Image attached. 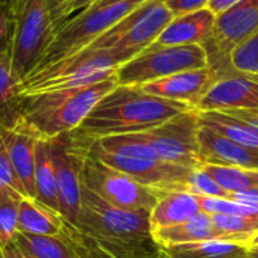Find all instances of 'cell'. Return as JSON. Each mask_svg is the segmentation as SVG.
Segmentation results:
<instances>
[{
  "label": "cell",
  "instance_id": "obj_6",
  "mask_svg": "<svg viewBox=\"0 0 258 258\" xmlns=\"http://www.w3.org/2000/svg\"><path fill=\"white\" fill-rule=\"evenodd\" d=\"M209 67L203 45H160L153 42L116 70L118 85L142 86L145 83Z\"/></svg>",
  "mask_w": 258,
  "mask_h": 258
},
{
  "label": "cell",
  "instance_id": "obj_41",
  "mask_svg": "<svg viewBox=\"0 0 258 258\" xmlns=\"http://www.w3.org/2000/svg\"><path fill=\"white\" fill-rule=\"evenodd\" d=\"M249 246H258V234L254 237V240L251 242V245Z\"/></svg>",
  "mask_w": 258,
  "mask_h": 258
},
{
  "label": "cell",
  "instance_id": "obj_36",
  "mask_svg": "<svg viewBox=\"0 0 258 258\" xmlns=\"http://www.w3.org/2000/svg\"><path fill=\"white\" fill-rule=\"evenodd\" d=\"M70 2L71 0H48V8H50V14H51V20H53L56 29L60 24V12H62V9Z\"/></svg>",
  "mask_w": 258,
  "mask_h": 258
},
{
  "label": "cell",
  "instance_id": "obj_38",
  "mask_svg": "<svg viewBox=\"0 0 258 258\" xmlns=\"http://www.w3.org/2000/svg\"><path fill=\"white\" fill-rule=\"evenodd\" d=\"M3 258H30L27 254H24L14 242L8 246V248H5V252H3Z\"/></svg>",
  "mask_w": 258,
  "mask_h": 258
},
{
  "label": "cell",
  "instance_id": "obj_18",
  "mask_svg": "<svg viewBox=\"0 0 258 258\" xmlns=\"http://www.w3.org/2000/svg\"><path fill=\"white\" fill-rule=\"evenodd\" d=\"M17 228L20 233L57 236L65 239H70L73 230V227L59 213L30 197H26L18 203Z\"/></svg>",
  "mask_w": 258,
  "mask_h": 258
},
{
  "label": "cell",
  "instance_id": "obj_14",
  "mask_svg": "<svg viewBox=\"0 0 258 258\" xmlns=\"http://www.w3.org/2000/svg\"><path fill=\"white\" fill-rule=\"evenodd\" d=\"M258 110V82L233 73L221 77L197 106L198 112Z\"/></svg>",
  "mask_w": 258,
  "mask_h": 258
},
{
  "label": "cell",
  "instance_id": "obj_37",
  "mask_svg": "<svg viewBox=\"0 0 258 258\" xmlns=\"http://www.w3.org/2000/svg\"><path fill=\"white\" fill-rule=\"evenodd\" d=\"M29 0H0V3L11 12V15L15 18L21 14L24 6L27 5Z\"/></svg>",
  "mask_w": 258,
  "mask_h": 258
},
{
  "label": "cell",
  "instance_id": "obj_30",
  "mask_svg": "<svg viewBox=\"0 0 258 258\" xmlns=\"http://www.w3.org/2000/svg\"><path fill=\"white\" fill-rule=\"evenodd\" d=\"M18 222V203L0 195V246L8 248L12 242L15 234L18 233L17 228Z\"/></svg>",
  "mask_w": 258,
  "mask_h": 258
},
{
  "label": "cell",
  "instance_id": "obj_34",
  "mask_svg": "<svg viewBox=\"0 0 258 258\" xmlns=\"http://www.w3.org/2000/svg\"><path fill=\"white\" fill-rule=\"evenodd\" d=\"M224 113L231 115V116H234V118H237L246 124H251L254 127H258V110H242V109H239V110H225Z\"/></svg>",
  "mask_w": 258,
  "mask_h": 258
},
{
  "label": "cell",
  "instance_id": "obj_27",
  "mask_svg": "<svg viewBox=\"0 0 258 258\" xmlns=\"http://www.w3.org/2000/svg\"><path fill=\"white\" fill-rule=\"evenodd\" d=\"M203 168L228 195L255 186L251 171L248 169H242L236 166H224V165H210V163H204Z\"/></svg>",
  "mask_w": 258,
  "mask_h": 258
},
{
  "label": "cell",
  "instance_id": "obj_19",
  "mask_svg": "<svg viewBox=\"0 0 258 258\" xmlns=\"http://www.w3.org/2000/svg\"><path fill=\"white\" fill-rule=\"evenodd\" d=\"M200 212V197L184 189L163 192L150 212L151 231L178 225L198 215Z\"/></svg>",
  "mask_w": 258,
  "mask_h": 258
},
{
  "label": "cell",
  "instance_id": "obj_11",
  "mask_svg": "<svg viewBox=\"0 0 258 258\" xmlns=\"http://www.w3.org/2000/svg\"><path fill=\"white\" fill-rule=\"evenodd\" d=\"M258 32V0H240L228 11L216 15L215 27L209 41L203 45L209 67L218 79L230 76V53L239 44Z\"/></svg>",
  "mask_w": 258,
  "mask_h": 258
},
{
  "label": "cell",
  "instance_id": "obj_26",
  "mask_svg": "<svg viewBox=\"0 0 258 258\" xmlns=\"http://www.w3.org/2000/svg\"><path fill=\"white\" fill-rule=\"evenodd\" d=\"M212 222L216 231V240L240 243L249 248L258 234V221L234 216V215H213Z\"/></svg>",
  "mask_w": 258,
  "mask_h": 258
},
{
  "label": "cell",
  "instance_id": "obj_31",
  "mask_svg": "<svg viewBox=\"0 0 258 258\" xmlns=\"http://www.w3.org/2000/svg\"><path fill=\"white\" fill-rule=\"evenodd\" d=\"M14 23L15 18L11 15V12L0 3V53L9 51L11 41H12V32H14Z\"/></svg>",
  "mask_w": 258,
  "mask_h": 258
},
{
  "label": "cell",
  "instance_id": "obj_8",
  "mask_svg": "<svg viewBox=\"0 0 258 258\" xmlns=\"http://www.w3.org/2000/svg\"><path fill=\"white\" fill-rule=\"evenodd\" d=\"M50 144L56 169L59 213L73 228H77L89 138L74 130L50 139Z\"/></svg>",
  "mask_w": 258,
  "mask_h": 258
},
{
  "label": "cell",
  "instance_id": "obj_13",
  "mask_svg": "<svg viewBox=\"0 0 258 258\" xmlns=\"http://www.w3.org/2000/svg\"><path fill=\"white\" fill-rule=\"evenodd\" d=\"M218 76L210 67L181 71L150 83L142 85L141 88L151 95L172 100L197 109L204 95L216 83Z\"/></svg>",
  "mask_w": 258,
  "mask_h": 258
},
{
  "label": "cell",
  "instance_id": "obj_24",
  "mask_svg": "<svg viewBox=\"0 0 258 258\" xmlns=\"http://www.w3.org/2000/svg\"><path fill=\"white\" fill-rule=\"evenodd\" d=\"M200 124L210 127L242 147L258 150V127L246 124L231 115L224 112H200Z\"/></svg>",
  "mask_w": 258,
  "mask_h": 258
},
{
  "label": "cell",
  "instance_id": "obj_35",
  "mask_svg": "<svg viewBox=\"0 0 258 258\" xmlns=\"http://www.w3.org/2000/svg\"><path fill=\"white\" fill-rule=\"evenodd\" d=\"M240 0H209L207 3V9H210L215 15H219L225 11H228L230 8H233L236 3H239Z\"/></svg>",
  "mask_w": 258,
  "mask_h": 258
},
{
  "label": "cell",
  "instance_id": "obj_42",
  "mask_svg": "<svg viewBox=\"0 0 258 258\" xmlns=\"http://www.w3.org/2000/svg\"><path fill=\"white\" fill-rule=\"evenodd\" d=\"M251 79H254V80H257L258 82V77H251Z\"/></svg>",
  "mask_w": 258,
  "mask_h": 258
},
{
  "label": "cell",
  "instance_id": "obj_2",
  "mask_svg": "<svg viewBox=\"0 0 258 258\" xmlns=\"http://www.w3.org/2000/svg\"><path fill=\"white\" fill-rule=\"evenodd\" d=\"M118 85L116 76L77 88L24 95L14 121L36 139H54L80 127L94 106ZM12 122V124H14Z\"/></svg>",
  "mask_w": 258,
  "mask_h": 258
},
{
  "label": "cell",
  "instance_id": "obj_16",
  "mask_svg": "<svg viewBox=\"0 0 258 258\" xmlns=\"http://www.w3.org/2000/svg\"><path fill=\"white\" fill-rule=\"evenodd\" d=\"M0 136L8 151L12 168L26 190L27 197L35 198V147L36 138L17 122L11 125L0 124Z\"/></svg>",
  "mask_w": 258,
  "mask_h": 258
},
{
  "label": "cell",
  "instance_id": "obj_4",
  "mask_svg": "<svg viewBox=\"0 0 258 258\" xmlns=\"http://www.w3.org/2000/svg\"><path fill=\"white\" fill-rule=\"evenodd\" d=\"M141 50L83 48L54 63L35 70L21 82V95H33L92 85L116 74V70Z\"/></svg>",
  "mask_w": 258,
  "mask_h": 258
},
{
  "label": "cell",
  "instance_id": "obj_12",
  "mask_svg": "<svg viewBox=\"0 0 258 258\" xmlns=\"http://www.w3.org/2000/svg\"><path fill=\"white\" fill-rule=\"evenodd\" d=\"M83 184L104 201L130 212H151L163 194L89 156L83 166Z\"/></svg>",
  "mask_w": 258,
  "mask_h": 258
},
{
  "label": "cell",
  "instance_id": "obj_32",
  "mask_svg": "<svg viewBox=\"0 0 258 258\" xmlns=\"http://www.w3.org/2000/svg\"><path fill=\"white\" fill-rule=\"evenodd\" d=\"M168 9L174 14V17L198 11L207 6L209 0H163Z\"/></svg>",
  "mask_w": 258,
  "mask_h": 258
},
{
  "label": "cell",
  "instance_id": "obj_21",
  "mask_svg": "<svg viewBox=\"0 0 258 258\" xmlns=\"http://www.w3.org/2000/svg\"><path fill=\"white\" fill-rule=\"evenodd\" d=\"M151 239L159 248H163L171 245L213 240L216 239V231L212 222V216L200 212L198 215L178 225L151 231Z\"/></svg>",
  "mask_w": 258,
  "mask_h": 258
},
{
  "label": "cell",
  "instance_id": "obj_15",
  "mask_svg": "<svg viewBox=\"0 0 258 258\" xmlns=\"http://www.w3.org/2000/svg\"><path fill=\"white\" fill-rule=\"evenodd\" d=\"M198 141L203 165L210 163L258 171V150L242 147L206 125L200 127Z\"/></svg>",
  "mask_w": 258,
  "mask_h": 258
},
{
  "label": "cell",
  "instance_id": "obj_39",
  "mask_svg": "<svg viewBox=\"0 0 258 258\" xmlns=\"http://www.w3.org/2000/svg\"><path fill=\"white\" fill-rule=\"evenodd\" d=\"M246 258H258V246H249Z\"/></svg>",
  "mask_w": 258,
  "mask_h": 258
},
{
  "label": "cell",
  "instance_id": "obj_40",
  "mask_svg": "<svg viewBox=\"0 0 258 258\" xmlns=\"http://www.w3.org/2000/svg\"><path fill=\"white\" fill-rule=\"evenodd\" d=\"M251 175H252V180H254V184L258 187V171H251Z\"/></svg>",
  "mask_w": 258,
  "mask_h": 258
},
{
  "label": "cell",
  "instance_id": "obj_9",
  "mask_svg": "<svg viewBox=\"0 0 258 258\" xmlns=\"http://www.w3.org/2000/svg\"><path fill=\"white\" fill-rule=\"evenodd\" d=\"M200 127V112L187 109L157 127L141 132L139 136L162 162L197 169L203 166L198 141Z\"/></svg>",
  "mask_w": 258,
  "mask_h": 258
},
{
  "label": "cell",
  "instance_id": "obj_33",
  "mask_svg": "<svg viewBox=\"0 0 258 258\" xmlns=\"http://www.w3.org/2000/svg\"><path fill=\"white\" fill-rule=\"evenodd\" d=\"M98 2H100V0H71V2L62 9V12H60V24H62L70 15L77 14V12H82V11L91 8L92 5L98 3ZM60 24H59V26H60Z\"/></svg>",
  "mask_w": 258,
  "mask_h": 258
},
{
  "label": "cell",
  "instance_id": "obj_29",
  "mask_svg": "<svg viewBox=\"0 0 258 258\" xmlns=\"http://www.w3.org/2000/svg\"><path fill=\"white\" fill-rule=\"evenodd\" d=\"M184 190L200 198H228V194L219 187V184L210 177V174L203 166L190 171Z\"/></svg>",
  "mask_w": 258,
  "mask_h": 258
},
{
  "label": "cell",
  "instance_id": "obj_20",
  "mask_svg": "<svg viewBox=\"0 0 258 258\" xmlns=\"http://www.w3.org/2000/svg\"><path fill=\"white\" fill-rule=\"evenodd\" d=\"M35 200L59 213L56 169L50 139H38L35 147ZM60 215V213H59Z\"/></svg>",
  "mask_w": 258,
  "mask_h": 258
},
{
  "label": "cell",
  "instance_id": "obj_5",
  "mask_svg": "<svg viewBox=\"0 0 258 258\" xmlns=\"http://www.w3.org/2000/svg\"><path fill=\"white\" fill-rule=\"evenodd\" d=\"M145 0H100L91 8L67 18L54 32L45 56L38 68L54 63L89 47L97 38ZM36 68V70H38Z\"/></svg>",
  "mask_w": 258,
  "mask_h": 258
},
{
  "label": "cell",
  "instance_id": "obj_28",
  "mask_svg": "<svg viewBox=\"0 0 258 258\" xmlns=\"http://www.w3.org/2000/svg\"><path fill=\"white\" fill-rule=\"evenodd\" d=\"M228 59L234 73L258 77V32L233 48Z\"/></svg>",
  "mask_w": 258,
  "mask_h": 258
},
{
  "label": "cell",
  "instance_id": "obj_7",
  "mask_svg": "<svg viewBox=\"0 0 258 258\" xmlns=\"http://www.w3.org/2000/svg\"><path fill=\"white\" fill-rule=\"evenodd\" d=\"M54 32L48 0H29L15 17L9 54L12 70L21 82L41 65Z\"/></svg>",
  "mask_w": 258,
  "mask_h": 258
},
{
  "label": "cell",
  "instance_id": "obj_22",
  "mask_svg": "<svg viewBox=\"0 0 258 258\" xmlns=\"http://www.w3.org/2000/svg\"><path fill=\"white\" fill-rule=\"evenodd\" d=\"M14 243L30 258H85L80 248L70 239L17 233Z\"/></svg>",
  "mask_w": 258,
  "mask_h": 258
},
{
  "label": "cell",
  "instance_id": "obj_43",
  "mask_svg": "<svg viewBox=\"0 0 258 258\" xmlns=\"http://www.w3.org/2000/svg\"><path fill=\"white\" fill-rule=\"evenodd\" d=\"M2 249H3V248H2V246H0V251H2Z\"/></svg>",
  "mask_w": 258,
  "mask_h": 258
},
{
  "label": "cell",
  "instance_id": "obj_10",
  "mask_svg": "<svg viewBox=\"0 0 258 258\" xmlns=\"http://www.w3.org/2000/svg\"><path fill=\"white\" fill-rule=\"evenodd\" d=\"M172 18L174 14L163 0H145L97 38L89 48L144 50L156 42Z\"/></svg>",
  "mask_w": 258,
  "mask_h": 258
},
{
  "label": "cell",
  "instance_id": "obj_3",
  "mask_svg": "<svg viewBox=\"0 0 258 258\" xmlns=\"http://www.w3.org/2000/svg\"><path fill=\"white\" fill-rule=\"evenodd\" d=\"M88 156L159 192L184 189L192 171L162 162L139 133L89 139Z\"/></svg>",
  "mask_w": 258,
  "mask_h": 258
},
{
  "label": "cell",
  "instance_id": "obj_1",
  "mask_svg": "<svg viewBox=\"0 0 258 258\" xmlns=\"http://www.w3.org/2000/svg\"><path fill=\"white\" fill-rule=\"evenodd\" d=\"M187 109L190 107L183 103L147 94L141 86L116 85L94 106L76 132L89 139L141 133Z\"/></svg>",
  "mask_w": 258,
  "mask_h": 258
},
{
  "label": "cell",
  "instance_id": "obj_17",
  "mask_svg": "<svg viewBox=\"0 0 258 258\" xmlns=\"http://www.w3.org/2000/svg\"><path fill=\"white\" fill-rule=\"evenodd\" d=\"M216 15L207 9L174 17L156 39L160 45H204L212 36Z\"/></svg>",
  "mask_w": 258,
  "mask_h": 258
},
{
  "label": "cell",
  "instance_id": "obj_25",
  "mask_svg": "<svg viewBox=\"0 0 258 258\" xmlns=\"http://www.w3.org/2000/svg\"><path fill=\"white\" fill-rule=\"evenodd\" d=\"M21 80L11 65L9 51L0 53V124L11 125L21 109Z\"/></svg>",
  "mask_w": 258,
  "mask_h": 258
},
{
  "label": "cell",
  "instance_id": "obj_23",
  "mask_svg": "<svg viewBox=\"0 0 258 258\" xmlns=\"http://www.w3.org/2000/svg\"><path fill=\"white\" fill-rule=\"evenodd\" d=\"M165 258H246L248 246L224 240H201L159 248Z\"/></svg>",
  "mask_w": 258,
  "mask_h": 258
}]
</instances>
